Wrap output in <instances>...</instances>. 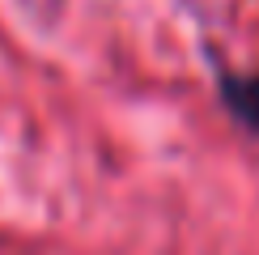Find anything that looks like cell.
I'll return each mask as SVG.
<instances>
[{
  "label": "cell",
  "mask_w": 259,
  "mask_h": 255,
  "mask_svg": "<svg viewBox=\"0 0 259 255\" xmlns=\"http://www.w3.org/2000/svg\"><path fill=\"white\" fill-rule=\"evenodd\" d=\"M217 98L242 132L259 136V72H234L217 68Z\"/></svg>",
  "instance_id": "obj_1"
}]
</instances>
